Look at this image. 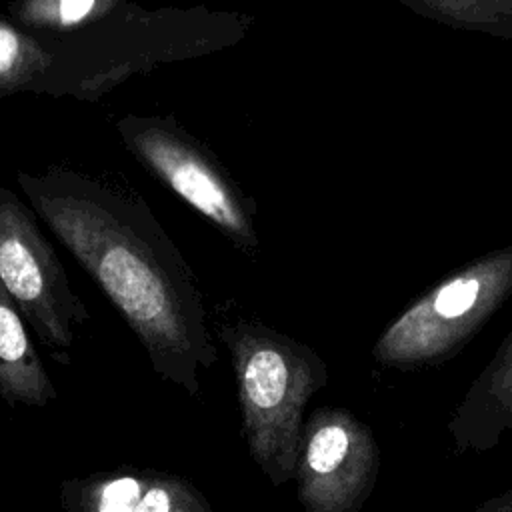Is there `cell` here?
Segmentation results:
<instances>
[{"instance_id":"5b68a950","label":"cell","mask_w":512,"mask_h":512,"mask_svg":"<svg viewBox=\"0 0 512 512\" xmlns=\"http://www.w3.org/2000/svg\"><path fill=\"white\" fill-rule=\"evenodd\" d=\"M124 148L170 192L194 208L244 254L258 250L256 200L220 158L174 116L124 114L116 120Z\"/></svg>"},{"instance_id":"7c38bea8","label":"cell","mask_w":512,"mask_h":512,"mask_svg":"<svg viewBox=\"0 0 512 512\" xmlns=\"http://www.w3.org/2000/svg\"><path fill=\"white\" fill-rule=\"evenodd\" d=\"M408 10L454 30L512 40V0H396Z\"/></svg>"},{"instance_id":"9c48e42d","label":"cell","mask_w":512,"mask_h":512,"mask_svg":"<svg viewBox=\"0 0 512 512\" xmlns=\"http://www.w3.org/2000/svg\"><path fill=\"white\" fill-rule=\"evenodd\" d=\"M512 432V328L448 420L456 454L488 452Z\"/></svg>"},{"instance_id":"6da1fadb","label":"cell","mask_w":512,"mask_h":512,"mask_svg":"<svg viewBox=\"0 0 512 512\" xmlns=\"http://www.w3.org/2000/svg\"><path fill=\"white\" fill-rule=\"evenodd\" d=\"M16 182L38 218L122 314L152 370L200 396V370L218 360L204 296L144 198L66 166L18 170Z\"/></svg>"},{"instance_id":"4fadbf2b","label":"cell","mask_w":512,"mask_h":512,"mask_svg":"<svg viewBox=\"0 0 512 512\" xmlns=\"http://www.w3.org/2000/svg\"><path fill=\"white\" fill-rule=\"evenodd\" d=\"M470 512H512V488H508L496 496H490L488 500L480 502Z\"/></svg>"},{"instance_id":"8fae6325","label":"cell","mask_w":512,"mask_h":512,"mask_svg":"<svg viewBox=\"0 0 512 512\" xmlns=\"http://www.w3.org/2000/svg\"><path fill=\"white\" fill-rule=\"evenodd\" d=\"M132 0H10L6 16L34 32H80L122 14Z\"/></svg>"},{"instance_id":"3957f363","label":"cell","mask_w":512,"mask_h":512,"mask_svg":"<svg viewBox=\"0 0 512 512\" xmlns=\"http://www.w3.org/2000/svg\"><path fill=\"white\" fill-rule=\"evenodd\" d=\"M216 332L232 358L248 454L282 486L294 480L304 406L328 384V366L314 348L260 320L238 318Z\"/></svg>"},{"instance_id":"30bf717a","label":"cell","mask_w":512,"mask_h":512,"mask_svg":"<svg viewBox=\"0 0 512 512\" xmlns=\"http://www.w3.org/2000/svg\"><path fill=\"white\" fill-rule=\"evenodd\" d=\"M24 316L0 284V398L10 406L42 408L58 392L32 344Z\"/></svg>"},{"instance_id":"52a82bcc","label":"cell","mask_w":512,"mask_h":512,"mask_svg":"<svg viewBox=\"0 0 512 512\" xmlns=\"http://www.w3.org/2000/svg\"><path fill=\"white\" fill-rule=\"evenodd\" d=\"M378 472V442L354 412L322 406L306 416L294 470L304 512H360Z\"/></svg>"},{"instance_id":"277c9868","label":"cell","mask_w":512,"mask_h":512,"mask_svg":"<svg viewBox=\"0 0 512 512\" xmlns=\"http://www.w3.org/2000/svg\"><path fill=\"white\" fill-rule=\"evenodd\" d=\"M512 296V244L476 256L414 298L376 338L372 358L392 370L454 358Z\"/></svg>"},{"instance_id":"7a4b0ae2","label":"cell","mask_w":512,"mask_h":512,"mask_svg":"<svg viewBox=\"0 0 512 512\" xmlns=\"http://www.w3.org/2000/svg\"><path fill=\"white\" fill-rule=\"evenodd\" d=\"M252 26L246 12L202 4L132 2L116 18L68 34L26 30L0 14V100L34 92L98 102L132 76L236 46Z\"/></svg>"},{"instance_id":"ba28073f","label":"cell","mask_w":512,"mask_h":512,"mask_svg":"<svg viewBox=\"0 0 512 512\" xmlns=\"http://www.w3.org/2000/svg\"><path fill=\"white\" fill-rule=\"evenodd\" d=\"M66 512H214L184 476L150 468H114L68 478L58 488Z\"/></svg>"},{"instance_id":"8992f818","label":"cell","mask_w":512,"mask_h":512,"mask_svg":"<svg viewBox=\"0 0 512 512\" xmlns=\"http://www.w3.org/2000/svg\"><path fill=\"white\" fill-rule=\"evenodd\" d=\"M0 284L28 326L62 366H70L76 330L90 312L72 290L68 274L44 236L38 214L0 184Z\"/></svg>"}]
</instances>
